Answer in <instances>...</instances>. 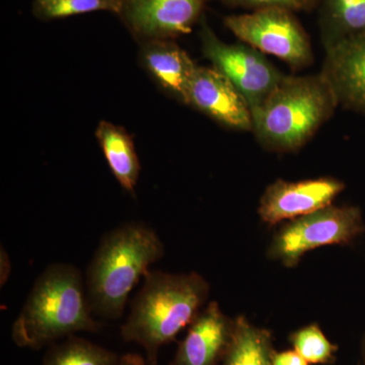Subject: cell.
<instances>
[{"instance_id": "cell-19", "label": "cell", "mask_w": 365, "mask_h": 365, "mask_svg": "<svg viewBox=\"0 0 365 365\" xmlns=\"http://www.w3.org/2000/svg\"><path fill=\"white\" fill-rule=\"evenodd\" d=\"M289 342L309 364H332L339 350L316 323L302 327L290 334Z\"/></svg>"}, {"instance_id": "cell-17", "label": "cell", "mask_w": 365, "mask_h": 365, "mask_svg": "<svg viewBox=\"0 0 365 365\" xmlns=\"http://www.w3.org/2000/svg\"><path fill=\"white\" fill-rule=\"evenodd\" d=\"M119 359L111 350L73 335L50 345L41 365H118Z\"/></svg>"}, {"instance_id": "cell-3", "label": "cell", "mask_w": 365, "mask_h": 365, "mask_svg": "<svg viewBox=\"0 0 365 365\" xmlns=\"http://www.w3.org/2000/svg\"><path fill=\"white\" fill-rule=\"evenodd\" d=\"M163 256L160 235L145 223L127 222L107 232L86 273V295L93 316L121 318L132 289Z\"/></svg>"}, {"instance_id": "cell-10", "label": "cell", "mask_w": 365, "mask_h": 365, "mask_svg": "<svg viewBox=\"0 0 365 365\" xmlns=\"http://www.w3.org/2000/svg\"><path fill=\"white\" fill-rule=\"evenodd\" d=\"M186 105L237 131H253L251 108L244 96L215 67L197 66L190 83Z\"/></svg>"}, {"instance_id": "cell-2", "label": "cell", "mask_w": 365, "mask_h": 365, "mask_svg": "<svg viewBox=\"0 0 365 365\" xmlns=\"http://www.w3.org/2000/svg\"><path fill=\"white\" fill-rule=\"evenodd\" d=\"M85 279L71 264L55 263L40 274L11 327L20 348L40 350L78 332H98Z\"/></svg>"}, {"instance_id": "cell-11", "label": "cell", "mask_w": 365, "mask_h": 365, "mask_svg": "<svg viewBox=\"0 0 365 365\" xmlns=\"http://www.w3.org/2000/svg\"><path fill=\"white\" fill-rule=\"evenodd\" d=\"M234 328L235 319L223 313L218 302H209L188 327L170 365L222 364Z\"/></svg>"}, {"instance_id": "cell-22", "label": "cell", "mask_w": 365, "mask_h": 365, "mask_svg": "<svg viewBox=\"0 0 365 365\" xmlns=\"http://www.w3.org/2000/svg\"><path fill=\"white\" fill-rule=\"evenodd\" d=\"M11 258L9 254L4 248V246L0 247V287H4L11 276Z\"/></svg>"}, {"instance_id": "cell-20", "label": "cell", "mask_w": 365, "mask_h": 365, "mask_svg": "<svg viewBox=\"0 0 365 365\" xmlns=\"http://www.w3.org/2000/svg\"><path fill=\"white\" fill-rule=\"evenodd\" d=\"M225 6L259 11V9H282L300 11L313 9L319 0H218Z\"/></svg>"}, {"instance_id": "cell-24", "label": "cell", "mask_w": 365, "mask_h": 365, "mask_svg": "<svg viewBox=\"0 0 365 365\" xmlns=\"http://www.w3.org/2000/svg\"><path fill=\"white\" fill-rule=\"evenodd\" d=\"M361 357H362V365H365V334L361 341Z\"/></svg>"}, {"instance_id": "cell-13", "label": "cell", "mask_w": 365, "mask_h": 365, "mask_svg": "<svg viewBox=\"0 0 365 365\" xmlns=\"http://www.w3.org/2000/svg\"><path fill=\"white\" fill-rule=\"evenodd\" d=\"M144 66L162 88L186 104L190 83L197 68L186 51L170 40L146 41Z\"/></svg>"}, {"instance_id": "cell-18", "label": "cell", "mask_w": 365, "mask_h": 365, "mask_svg": "<svg viewBox=\"0 0 365 365\" xmlns=\"http://www.w3.org/2000/svg\"><path fill=\"white\" fill-rule=\"evenodd\" d=\"M124 0H46L34 2L33 11L41 20L50 21L95 13L110 11L119 16Z\"/></svg>"}, {"instance_id": "cell-7", "label": "cell", "mask_w": 365, "mask_h": 365, "mask_svg": "<svg viewBox=\"0 0 365 365\" xmlns=\"http://www.w3.org/2000/svg\"><path fill=\"white\" fill-rule=\"evenodd\" d=\"M200 39L206 58L244 96L252 114L285 76L256 48L245 43L222 42L205 19L201 20Z\"/></svg>"}, {"instance_id": "cell-23", "label": "cell", "mask_w": 365, "mask_h": 365, "mask_svg": "<svg viewBox=\"0 0 365 365\" xmlns=\"http://www.w3.org/2000/svg\"><path fill=\"white\" fill-rule=\"evenodd\" d=\"M118 365H148L145 357L137 353H127L120 356Z\"/></svg>"}, {"instance_id": "cell-5", "label": "cell", "mask_w": 365, "mask_h": 365, "mask_svg": "<svg viewBox=\"0 0 365 365\" xmlns=\"http://www.w3.org/2000/svg\"><path fill=\"white\" fill-rule=\"evenodd\" d=\"M365 232L357 206L329 205L280 225L267 249L271 261L294 268L313 250L351 244Z\"/></svg>"}, {"instance_id": "cell-1", "label": "cell", "mask_w": 365, "mask_h": 365, "mask_svg": "<svg viewBox=\"0 0 365 365\" xmlns=\"http://www.w3.org/2000/svg\"><path fill=\"white\" fill-rule=\"evenodd\" d=\"M209 292L210 285L201 274L150 271L122 326V338L143 348L148 365H158L163 346L193 323Z\"/></svg>"}, {"instance_id": "cell-21", "label": "cell", "mask_w": 365, "mask_h": 365, "mask_svg": "<svg viewBox=\"0 0 365 365\" xmlns=\"http://www.w3.org/2000/svg\"><path fill=\"white\" fill-rule=\"evenodd\" d=\"M272 364L273 365H309V362L294 349L274 352Z\"/></svg>"}, {"instance_id": "cell-8", "label": "cell", "mask_w": 365, "mask_h": 365, "mask_svg": "<svg viewBox=\"0 0 365 365\" xmlns=\"http://www.w3.org/2000/svg\"><path fill=\"white\" fill-rule=\"evenodd\" d=\"M345 188L344 182L334 177L276 180L262 194L257 212L262 222L275 227L332 205Z\"/></svg>"}, {"instance_id": "cell-12", "label": "cell", "mask_w": 365, "mask_h": 365, "mask_svg": "<svg viewBox=\"0 0 365 365\" xmlns=\"http://www.w3.org/2000/svg\"><path fill=\"white\" fill-rule=\"evenodd\" d=\"M326 53L321 73L338 104L365 116V33Z\"/></svg>"}, {"instance_id": "cell-9", "label": "cell", "mask_w": 365, "mask_h": 365, "mask_svg": "<svg viewBox=\"0 0 365 365\" xmlns=\"http://www.w3.org/2000/svg\"><path fill=\"white\" fill-rule=\"evenodd\" d=\"M206 0H124L119 14L134 35L144 41L187 35L200 20Z\"/></svg>"}, {"instance_id": "cell-14", "label": "cell", "mask_w": 365, "mask_h": 365, "mask_svg": "<svg viewBox=\"0 0 365 365\" xmlns=\"http://www.w3.org/2000/svg\"><path fill=\"white\" fill-rule=\"evenodd\" d=\"M96 137L120 186L129 193H135L140 163L131 136L122 127L101 121Z\"/></svg>"}, {"instance_id": "cell-16", "label": "cell", "mask_w": 365, "mask_h": 365, "mask_svg": "<svg viewBox=\"0 0 365 365\" xmlns=\"http://www.w3.org/2000/svg\"><path fill=\"white\" fill-rule=\"evenodd\" d=\"M275 351L270 331L239 316L222 365H273Z\"/></svg>"}, {"instance_id": "cell-15", "label": "cell", "mask_w": 365, "mask_h": 365, "mask_svg": "<svg viewBox=\"0 0 365 365\" xmlns=\"http://www.w3.org/2000/svg\"><path fill=\"white\" fill-rule=\"evenodd\" d=\"M319 31L326 52L365 33V0H321Z\"/></svg>"}, {"instance_id": "cell-4", "label": "cell", "mask_w": 365, "mask_h": 365, "mask_svg": "<svg viewBox=\"0 0 365 365\" xmlns=\"http://www.w3.org/2000/svg\"><path fill=\"white\" fill-rule=\"evenodd\" d=\"M338 106L323 74L285 76L253 112L255 136L265 150L294 153L313 138Z\"/></svg>"}, {"instance_id": "cell-25", "label": "cell", "mask_w": 365, "mask_h": 365, "mask_svg": "<svg viewBox=\"0 0 365 365\" xmlns=\"http://www.w3.org/2000/svg\"><path fill=\"white\" fill-rule=\"evenodd\" d=\"M35 1H46V0H35Z\"/></svg>"}, {"instance_id": "cell-6", "label": "cell", "mask_w": 365, "mask_h": 365, "mask_svg": "<svg viewBox=\"0 0 365 365\" xmlns=\"http://www.w3.org/2000/svg\"><path fill=\"white\" fill-rule=\"evenodd\" d=\"M225 26L245 44L277 57L294 71L311 66L314 55L309 36L292 11L259 9L230 16Z\"/></svg>"}]
</instances>
